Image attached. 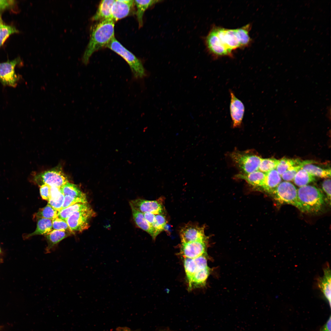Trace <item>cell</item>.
<instances>
[{"mask_svg": "<svg viewBox=\"0 0 331 331\" xmlns=\"http://www.w3.org/2000/svg\"><path fill=\"white\" fill-rule=\"evenodd\" d=\"M250 24L235 29L213 27L218 43L227 56L232 55L233 50L247 46L251 39L249 35Z\"/></svg>", "mask_w": 331, "mask_h": 331, "instance_id": "6da1fadb", "label": "cell"}, {"mask_svg": "<svg viewBox=\"0 0 331 331\" xmlns=\"http://www.w3.org/2000/svg\"><path fill=\"white\" fill-rule=\"evenodd\" d=\"M115 22L112 19L100 21L91 30L89 40L82 58V62L87 65L91 56L96 51L106 47L114 36Z\"/></svg>", "mask_w": 331, "mask_h": 331, "instance_id": "7a4b0ae2", "label": "cell"}, {"mask_svg": "<svg viewBox=\"0 0 331 331\" xmlns=\"http://www.w3.org/2000/svg\"><path fill=\"white\" fill-rule=\"evenodd\" d=\"M298 197L303 212L316 213L320 211L324 204L321 191L315 187L306 185L297 189Z\"/></svg>", "mask_w": 331, "mask_h": 331, "instance_id": "3957f363", "label": "cell"}, {"mask_svg": "<svg viewBox=\"0 0 331 331\" xmlns=\"http://www.w3.org/2000/svg\"><path fill=\"white\" fill-rule=\"evenodd\" d=\"M106 47L122 57L129 65L135 78H143L148 76L142 62L124 48L114 37Z\"/></svg>", "mask_w": 331, "mask_h": 331, "instance_id": "277c9868", "label": "cell"}, {"mask_svg": "<svg viewBox=\"0 0 331 331\" xmlns=\"http://www.w3.org/2000/svg\"><path fill=\"white\" fill-rule=\"evenodd\" d=\"M271 194L280 204H291L303 212L302 206L298 200L297 190L291 183L286 181L281 182Z\"/></svg>", "mask_w": 331, "mask_h": 331, "instance_id": "5b68a950", "label": "cell"}, {"mask_svg": "<svg viewBox=\"0 0 331 331\" xmlns=\"http://www.w3.org/2000/svg\"><path fill=\"white\" fill-rule=\"evenodd\" d=\"M233 161L242 174H248L258 170L262 158L249 152L235 151L230 154Z\"/></svg>", "mask_w": 331, "mask_h": 331, "instance_id": "8992f818", "label": "cell"}, {"mask_svg": "<svg viewBox=\"0 0 331 331\" xmlns=\"http://www.w3.org/2000/svg\"><path fill=\"white\" fill-rule=\"evenodd\" d=\"M32 180L40 186L46 184L59 188L69 182L67 177L59 166L35 175Z\"/></svg>", "mask_w": 331, "mask_h": 331, "instance_id": "52a82bcc", "label": "cell"}, {"mask_svg": "<svg viewBox=\"0 0 331 331\" xmlns=\"http://www.w3.org/2000/svg\"><path fill=\"white\" fill-rule=\"evenodd\" d=\"M96 215V212L90 207L74 213L68 218L66 222L74 234L75 232L81 233L88 229L90 226V219Z\"/></svg>", "mask_w": 331, "mask_h": 331, "instance_id": "ba28073f", "label": "cell"}, {"mask_svg": "<svg viewBox=\"0 0 331 331\" xmlns=\"http://www.w3.org/2000/svg\"><path fill=\"white\" fill-rule=\"evenodd\" d=\"M21 62L17 58L13 60L0 63V82L5 86L15 87L19 79L15 72L16 66Z\"/></svg>", "mask_w": 331, "mask_h": 331, "instance_id": "9c48e42d", "label": "cell"}, {"mask_svg": "<svg viewBox=\"0 0 331 331\" xmlns=\"http://www.w3.org/2000/svg\"><path fill=\"white\" fill-rule=\"evenodd\" d=\"M204 226H200L193 223L185 226L180 232L181 243L199 241H207L204 233Z\"/></svg>", "mask_w": 331, "mask_h": 331, "instance_id": "30bf717a", "label": "cell"}, {"mask_svg": "<svg viewBox=\"0 0 331 331\" xmlns=\"http://www.w3.org/2000/svg\"><path fill=\"white\" fill-rule=\"evenodd\" d=\"M129 204L131 208L143 213L148 212L155 215H162L164 211L163 204L159 200L137 199L130 201Z\"/></svg>", "mask_w": 331, "mask_h": 331, "instance_id": "8fae6325", "label": "cell"}, {"mask_svg": "<svg viewBox=\"0 0 331 331\" xmlns=\"http://www.w3.org/2000/svg\"><path fill=\"white\" fill-rule=\"evenodd\" d=\"M207 241L181 243L180 253L184 258H194L207 254Z\"/></svg>", "mask_w": 331, "mask_h": 331, "instance_id": "7c38bea8", "label": "cell"}, {"mask_svg": "<svg viewBox=\"0 0 331 331\" xmlns=\"http://www.w3.org/2000/svg\"><path fill=\"white\" fill-rule=\"evenodd\" d=\"M230 100V115L234 128L240 127L244 116L245 107L243 102L235 96L231 90L229 91Z\"/></svg>", "mask_w": 331, "mask_h": 331, "instance_id": "4fadbf2b", "label": "cell"}, {"mask_svg": "<svg viewBox=\"0 0 331 331\" xmlns=\"http://www.w3.org/2000/svg\"><path fill=\"white\" fill-rule=\"evenodd\" d=\"M207 256L206 254L194 258H184V267L188 281L196 272L208 267Z\"/></svg>", "mask_w": 331, "mask_h": 331, "instance_id": "5bb4252c", "label": "cell"}, {"mask_svg": "<svg viewBox=\"0 0 331 331\" xmlns=\"http://www.w3.org/2000/svg\"><path fill=\"white\" fill-rule=\"evenodd\" d=\"M134 4V0H115L111 9V19L115 22L126 17L130 13Z\"/></svg>", "mask_w": 331, "mask_h": 331, "instance_id": "9a60e30c", "label": "cell"}, {"mask_svg": "<svg viewBox=\"0 0 331 331\" xmlns=\"http://www.w3.org/2000/svg\"><path fill=\"white\" fill-rule=\"evenodd\" d=\"M324 274L317 279V285L331 307V271L329 265L323 269Z\"/></svg>", "mask_w": 331, "mask_h": 331, "instance_id": "2e32d148", "label": "cell"}, {"mask_svg": "<svg viewBox=\"0 0 331 331\" xmlns=\"http://www.w3.org/2000/svg\"><path fill=\"white\" fill-rule=\"evenodd\" d=\"M74 234L73 232L69 231L53 230L49 234L45 235L48 244L45 253H50L60 241Z\"/></svg>", "mask_w": 331, "mask_h": 331, "instance_id": "e0dca14e", "label": "cell"}, {"mask_svg": "<svg viewBox=\"0 0 331 331\" xmlns=\"http://www.w3.org/2000/svg\"><path fill=\"white\" fill-rule=\"evenodd\" d=\"M236 177L245 180L255 189L258 190L262 189L265 173L258 170L248 174L240 173L237 175Z\"/></svg>", "mask_w": 331, "mask_h": 331, "instance_id": "ac0fdd59", "label": "cell"}, {"mask_svg": "<svg viewBox=\"0 0 331 331\" xmlns=\"http://www.w3.org/2000/svg\"><path fill=\"white\" fill-rule=\"evenodd\" d=\"M114 0H102L95 14L92 17L93 21H100L111 19V9Z\"/></svg>", "mask_w": 331, "mask_h": 331, "instance_id": "d6986e66", "label": "cell"}, {"mask_svg": "<svg viewBox=\"0 0 331 331\" xmlns=\"http://www.w3.org/2000/svg\"><path fill=\"white\" fill-rule=\"evenodd\" d=\"M210 268L208 266L194 274L188 281L189 290L205 286L210 274Z\"/></svg>", "mask_w": 331, "mask_h": 331, "instance_id": "ffe728a7", "label": "cell"}, {"mask_svg": "<svg viewBox=\"0 0 331 331\" xmlns=\"http://www.w3.org/2000/svg\"><path fill=\"white\" fill-rule=\"evenodd\" d=\"M265 173L264 182L262 189L271 194L281 182V178L276 169Z\"/></svg>", "mask_w": 331, "mask_h": 331, "instance_id": "44dd1931", "label": "cell"}, {"mask_svg": "<svg viewBox=\"0 0 331 331\" xmlns=\"http://www.w3.org/2000/svg\"><path fill=\"white\" fill-rule=\"evenodd\" d=\"M133 218L137 225L150 235L154 240V232L152 226L145 218L143 213L131 208Z\"/></svg>", "mask_w": 331, "mask_h": 331, "instance_id": "7402d4cb", "label": "cell"}, {"mask_svg": "<svg viewBox=\"0 0 331 331\" xmlns=\"http://www.w3.org/2000/svg\"><path fill=\"white\" fill-rule=\"evenodd\" d=\"M37 220L36 228L33 232L25 236V238H28L36 235H44L49 234L53 229L52 220L49 219L39 218Z\"/></svg>", "mask_w": 331, "mask_h": 331, "instance_id": "603a6c76", "label": "cell"}, {"mask_svg": "<svg viewBox=\"0 0 331 331\" xmlns=\"http://www.w3.org/2000/svg\"><path fill=\"white\" fill-rule=\"evenodd\" d=\"M160 0H134L136 7V15L139 27L143 25V17L145 12L150 7L159 3Z\"/></svg>", "mask_w": 331, "mask_h": 331, "instance_id": "cb8c5ba5", "label": "cell"}, {"mask_svg": "<svg viewBox=\"0 0 331 331\" xmlns=\"http://www.w3.org/2000/svg\"><path fill=\"white\" fill-rule=\"evenodd\" d=\"M91 207L88 203H79L61 209L58 212V217L66 221L68 218L74 213L87 209Z\"/></svg>", "mask_w": 331, "mask_h": 331, "instance_id": "d4e9b609", "label": "cell"}, {"mask_svg": "<svg viewBox=\"0 0 331 331\" xmlns=\"http://www.w3.org/2000/svg\"><path fill=\"white\" fill-rule=\"evenodd\" d=\"M315 180L314 176L302 168L298 172L293 180L295 184L300 187L307 185Z\"/></svg>", "mask_w": 331, "mask_h": 331, "instance_id": "484cf974", "label": "cell"}, {"mask_svg": "<svg viewBox=\"0 0 331 331\" xmlns=\"http://www.w3.org/2000/svg\"><path fill=\"white\" fill-rule=\"evenodd\" d=\"M313 176L321 178H328L331 177L330 169H324L312 164H308L302 168Z\"/></svg>", "mask_w": 331, "mask_h": 331, "instance_id": "4316f807", "label": "cell"}, {"mask_svg": "<svg viewBox=\"0 0 331 331\" xmlns=\"http://www.w3.org/2000/svg\"><path fill=\"white\" fill-rule=\"evenodd\" d=\"M60 188L61 192L64 196L68 195L74 197H86V194L82 192L74 184L68 182Z\"/></svg>", "mask_w": 331, "mask_h": 331, "instance_id": "83f0119b", "label": "cell"}, {"mask_svg": "<svg viewBox=\"0 0 331 331\" xmlns=\"http://www.w3.org/2000/svg\"><path fill=\"white\" fill-rule=\"evenodd\" d=\"M58 211L48 204L45 207L40 208L38 211L34 214L33 218H45L53 220L58 217Z\"/></svg>", "mask_w": 331, "mask_h": 331, "instance_id": "f1b7e54d", "label": "cell"}, {"mask_svg": "<svg viewBox=\"0 0 331 331\" xmlns=\"http://www.w3.org/2000/svg\"><path fill=\"white\" fill-rule=\"evenodd\" d=\"M314 161L307 160L302 161L300 164L292 166L285 171L281 176L282 179L284 181H290L293 180L294 179L298 172L306 165L313 164L316 163Z\"/></svg>", "mask_w": 331, "mask_h": 331, "instance_id": "f546056e", "label": "cell"}, {"mask_svg": "<svg viewBox=\"0 0 331 331\" xmlns=\"http://www.w3.org/2000/svg\"><path fill=\"white\" fill-rule=\"evenodd\" d=\"M302 161L298 159H289L285 158L279 160V163L276 169L281 176L291 167L299 165Z\"/></svg>", "mask_w": 331, "mask_h": 331, "instance_id": "4dcf8cb0", "label": "cell"}, {"mask_svg": "<svg viewBox=\"0 0 331 331\" xmlns=\"http://www.w3.org/2000/svg\"><path fill=\"white\" fill-rule=\"evenodd\" d=\"M279 160L274 158H262L258 170L266 173L276 168Z\"/></svg>", "mask_w": 331, "mask_h": 331, "instance_id": "1f68e13d", "label": "cell"}, {"mask_svg": "<svg viewBox=\"0 0 331 331\" xmlns=\"http://www.w3.org/2000/svg\"><path fill=\"white\" fill-rule=\"evenodd\" d=\"M166 223V221L164 216L161 214L155 215V221L152 224L155 238L164 230Z\"/></svg>", "mask_w": 331, "mask_h": 331, "instance_id": "d6a6232c", "label": "cell"}, {"mask_svg": "<svg viewBox=\"0 0 331 331\" xmlns=\"http://www.w3.org/2000/svg\"><path fill=\"white\" fill-rule=\"evenodd\" d=\"M18 32L15 27L4 25L0 29V47L10 35Z\"/></svg>", "mask_w": 331, "mask_h": 331, "instance_id": "836d02e7", "label": "cell"}, {"mask_svg": "<svg viewBox=\"0 0 331 331\" xmlns=\"http://www.w3.org/2000/svg\"><path fill=\"white\" fill-rule=\"evenodd\" d=\"M79 203H88L86 197H78L66 195L64 196L62 209Z\"/></svg>", "mask_w": 331, "mask_h": 331, "instance_id": "e575fe53", "label": "cell"}, {"mask_svg": "<svg viewBox=\"0 0 331 331\" xmlns=\"http://www.w3.org/2000/svg\"><path fill=\"white\" fill-rule=\"evenodd\" d=\"M64 199V196L61 192L56 197L50 198L48 204L55 210L59 212L62 209Z\"/></svg>", "mask_w": 331, "mask_h": 331, "instance_id": "d590c367", "label": "cell"}, {"mask_svg": "<svg viewBox=\"0 0 331 331\" xmlns=\"http://www.w3.org/2000/svg\"><path fill=\"white\" fill-rule=\"evenodd\" d=\"M52 224L53 230H67L73 232L69 227L67 222L58 217L52 220Z\"/></svg>", "mask_w": 331, "mask_h": 331, "instance_id": "8d00e7d4", "label": "cell"}, {"mask_svg": "<svg viewBox=\"0 0 331 331\" xmlns=\"http://www.w3.org/2000/svg\"><path fill=\"white\" fill-rule=\"evenodd\" d=\"M40 190L42 198L48 201L51 198V186L46 184L42 185L40 186Z\"/></svg>", "mask_w": 331, "mask_h": 331, "instance_id": "74e56055", "label": "cell"}, {"mask_svg": "<svg viewBox=\"0 0 331 331\" xmlns=\"http://www.w3.org/2000/svg\"><path fill=\"white\" fill-rule=\"evenodd\" d=\"M322 187L329 200H331V180L329 179L325 180L322 183Z\"/></svg>", "mask_w": 331, "mask_h": 331, "instance_id": "f35d334b", "label": "cell"}, {"mask_svg": "<svg viewBox=\"0 0 331 331\" xmlns=\"http://www.w3.org/2000/svg\"><path fill=\"white\" fill-rule=\"evenodd\" d=\"M14 3V1L13 0H0V11L11 7Z\"/></svg>", "mask_w": 331, "mask_h": 331, "instance_id": "ab89813d", "label": "cell"}, {"mask_svg": "<svg viewBox=\"0 0 331 331\" xmlns=\"http://www.w3.org/2000/svg\"><path fill=\"white\" fill-rule=\"evenodd\" d=\"M143 214L145 218L152 226L155 221V215L148 212L143 213Z\"/></svg>", "mask_w": 331, "mask_h": 331, "instance_id": "60d3db41", "label": "cell"}, {"mask_svg": "<svg viewBox=\"0 0 331 331\" xmlns=\"http://www.w3.org/2000/svg\"><path fill=\"white\" fill-rule=\"evenodd\" d=\"M331 319L330 316L326 323L321 327L320 331H331Z\"/></svg>", "mask_w": 331, "mask_h": 331, "instance_id": "b9f144b4", "label": "cell"}, {"mask_svg": "<svg viewBox=\"0 0 331 331\" xmlns=\"http://www.w3.org/2000/svg\"><path fill=\"white\" fill-rule=\"evenodd\" d=\"M116 331H138L137 330H133L127 327H119L116 330Z\"/></svg>", "mask_w": 331, "mask_h": 331, "instance_id": "7bdbcfd3", "label": "cell"}, {"mask_svg": "<svg viewBox=\"0 0 331 331\" xmlns=\"http://www.w3.org/2000/svg\"><path fill=\"white\" fill-rule=\"evenodd\" d=\"M327 112H326L327 113L326 114V115L327 116H329H329L330 117V115H331V108H330V106H329V107L327 108Z\"/></svg>", "mask_w": 331, "mask_h": 331, "instance_id": "ee69618b", "label": "cell"}, {"mask_svg": "<svg viewBox=\"0 0 331 331\" xmlns=\"http://www.w3.org/2000/svg\"><path fill=\"white\" fill-rule=\"evenodd\" d=\"M4 25L3 21L1 15H0V29Z\"/></svg>", "mask_w": 331, "mask_h": 331, "instance_id": "f6af8a7d", "label": "cell"}, {"mask_svg": "<svg viewBox=\"0 0 331 331\" xmlns=\"http://www.w3.org/2000/svg\"><path fill=\"white\" fill-rule=\"evenodd\" d=\"M0 252H1V250H0Z\"/></svg>", "mask_w": 331, "mask_h": 331, "instance_id": "bcb514c9", "label": "cell"}]
</instances>
